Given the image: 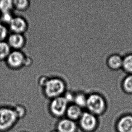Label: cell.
Returning a JSON list of instances; mask_svg holds the SVG:
<instances>
[{"mask_svg":"<svg viewBox=\"0 0 132 132\" xmlns=\"http://www.w3.org/2000/svg\"><path fill=\"white\" fill-rule=\"evenodd\" d=\"M57 131L59 132H75L77 125L74 121L69 119L62 120L57 124Z\"/></svg>","mask_w":132,"mask_h":132,"instance_id":"9c48e42d","label":"cell"},{"mask_svg":"<svg viewBox=\"0 0 132 132\" xmlns=\"http://www.w3.org/2000/svg\"><path fill=\"white\" fill-rule=\"evenodd\" d=\"M104 98L97 93H93L87 96L86 107L93 114H100L105 108Z\"/></svg>","mask_w":132,"mask_h":132,"instance_id":"7a4b0ae2","label":"cell"},{"mask_svg":"<svg viewBox=\"0 0 132 132\" xmlns=\"http://www.w3.org/2000/svg\"><path fill=\"white\" fill-rule=\"evenodd\" d=\"M14 110L18 118L22 117L25 114V109L23 106H22L21 105L16 106V107L14 109Z\"/></svg>","mask_w":132,"mask_h":132,"instance_id":"44dd1931","label":"cell"},{"mask_svg":"<svg viewBox=\"0 0 132 132\" xmlns=\"http://www.w3.org/2000/svg\"><path fill=\"white\" fill-rule=\"evenodd\" d=\"M66 113L68 119L73 121L80 119L83 113L82 108L75 104L68 106Z\"/></svg>","mask_w":132,"mask_h":132,"instance_id":"7c38bea8","label":"cell"},{"mask_svg":"<svg viewBox=\"0 0 132 132\" xmlns=\"http://www.w3.org/2000/svg\"><path fill=\"white\" fill-rule=\"evenodd\" d=\"M97 123V118L94 114L91 112L82 113L80 118V124L82 129L86 131L93 130Z\"/></svg>","mask_w":132,"mask_h":132,"instance_id":"52a82bcc","label":"cell"},{"mask_svg":"<svg viewBox=\"0 0 132 132\" xmlns=\"http://www.w3.org/2000/svg\"><path fill=\"white\" fill-rule=\"evenodd\" d=\"M7 43L11 49L20 50L25 46L26 40L23 34L11 33L7 38Z\"/></svg>","mask_w":132,"mask_h":132,"instance_id":"ba28073f","label":"cell"},{"mask_svg":"<svg viewBox=\"0 0 132 132\" xmlns=\"http://www.w3.org/2000/svg\"><path fill=\"white\" fill-rule=\"evenodd\" d=\"M9 29L12 33L23 34L28 29V24L25 19L20 17H14L9 24Z\"/></svg>","mask_w":132,"mask_h":132,"instance_id":"8992f818","label":"cell"},{"mask_svg":"<svg viewBox=\"0 0 132 132\" xmlns=\"http://www.w3.org/2000/svg\"><path fill=\"white\" fill-rule=\"evenodd\" d=\"M14 8L21 12L25 11L29 9L31 2L28 0H14L13 1Z\"/></svg>","mask_w":132,"mask_h":132,"instance_id":"4fadbf2b","label":"cell"},{"mask_svg":"<svg viewBox=\"0 0 132 132\" xmlns=\"http://www.w3.org/2000/svg\"><path fill=\"white\" fill-rule=\"evenodd\" d=\"M26 55L20 50H13L5 61L7 66L12 70H17L24 67Z\"/></svg>","mask_w":132,"mask_h":132,"instance_id":"277c9868","label":"cell"},{"mask_svg":"<svg viewBox=\"0 0 132 132\" xmlns=\"http://www.w3.org/2000/svg\"><path fill=\"white\" fill-rule=\"evenodd\" d=\"M59 132L58 131H53V132Z\"/></svg>","mask_w":132,"mask_h":132,"instance_id":"d4e9b609","label":"cell"},{"mask_svg":"<svg viewBox=\"0 0 132 132\" xmlns=\"http://www.w3.org/2000/svg\"><path fill=\"white\" fill-rule=\"evenodd\" d=\"M119 132H132V116L127 115L122 117L118 122Z\"/></svg>","mask_w":132,"mask_h":132,"instance_id":"30bf717a","label":"cell"},{"mask_svg":"<svg viewBox=\"0 0 132 132\" xmlns=\"http://www.w3.org/2000/svg\"><path fill=\"white\" fill-rule=\"evenodd\" d=\"M33 62V61L31 58L28 56H25V60L24 61V66L25 67H28L31 66L32 64V63Z\"/></svg>","mask_w":132,"mask_h":132,"instance_id":"cb8c5ba5","label":"cell"},{"mask_svg":"<svg viewBox=\"0 0 132 132\" xmlns=\"http://www.w3.org/2000/svg\"><path fill=\"white\" fill-rule=\"evenodd\" d=\"M14 18L11 12L6 13L2 14L0 16V21H1V23L3 24L6 23L9 25V23H11V20Z\"/></svg>","mask_w":132,"mask_h":132,"instance_id":"ffe728a7","label":"cell"},{"mask_svg":"<svg viewBox=\"0 0 132 132\" xmlns=\"http://www.w3.org/2000/svg\"><path fill=\"white\" fill-rule=\"evenodd\" d=\"M9 31L5 24L0 23V42L5 41L9 36Z\"/></svg>","mask_w":132,"mask_h":132,"instance_id":"d6986e66","label":"cell"},{"mask_svg":"<svg viewBox=\"0 0 132 132\" xmlns=\"http://www.w3.org/2000/svg\"><path fill=\"white\" fill-rule=\"evenodd\" d=\"M68 103V102L63 96L54 98L50 104L51 111L55 116H62L67 111Z\"/></svg>","mask_w":132,"mask_h":132,"instance_id":"5b68a950","label":"cell"},{"mask_svg":"<svg viewBox=\"0 0 132 132\" xmlns=\"http://www.w3.org/2000/svg\"><path fill=\"white\" fill-rule=\"evenodd\" d=\"M14 8L13 1L1 0L0 1V12L1 14L11 12Z\"/></svg>","mask_w":132,"mask_h":132,"instance_id":"9a60e30c","label":"cell"},{"mask_svg":"<svg viewBox=\"0 0 132 132\" xmlns=\"http://www.w3.org/2000/svg\"><path fill=\"white\" fill-rule=\"evenodd\" d=\"M66 88V84L62 79L54 77L49 79L43 88V92L47 97L54 99L61 96L64 93Z\"/></svg>","mask_w":132,"mask_h":132,"instance_id":"6da1fadb","label":"cell"},{"mask_svg":"<svg viewBox=\"0 0 132 132\" xmlns=\"http://www.w3.org/2000/svg\"><path fill=\"white\" fill-rule=\"evenodd\" d=\"M123 58L117 54L111 55L107 60V64L112 70H119L122 68Z\"/></svg>","mask_w":132,"mask_h":132,"instance_id":"8fae6325","label":"cell"},{"mask_svg":"<svg viewBox=\"0 0 132 132\" xmlns=\"http://www.w3.org/2000/svg\"><path fill=\"white\" fill-rule=\"evenodd\" d=\"M14 109L9 108L0 109V130H5L13 125L17 119Z\"/></svg>","mask_w":132,"mask_h":132,"instance_id":"3957f363","label":"cell"},{"mask_svg":"<svg viewBox=\"0 0 132 132\" xmlns=\"http://www.w3.org/2000/svg\"><path fill=\"white\" fill-rule=\"evenodd\" d=\"M87 98V97L84 93H78L75 94L73 102H75V105L82 108L83 107H86Z\"/></svg>","mask_w":132,"mask_h":132,"instance_id":"2e32d148","label":"cell"},{"mask_svg":"<svg viewBox=\"0 0 132 132\" xmlns=\"http://www.w3.org/2000/svg\"><path fill=\"white\" fill-rule=\"evenodd\" d=\"M122 68L129 75H132V54L127 55L123 58Z\"/></svg>","mask_w":132,"mask_h":132,"instance_id":"e0dca14e","label":"cell"},{"mask_svg":"<svg viewBox=\"0 0 132 132\" xmlns=\"http://www.w3.org/2000/svg\"><path fill=\"white\" fill-rule=\"evenodd\" d=\"M122 88L126 93H132V75H129L123 79Z\"/></svg>","mask_w":132,"mask_h":132,"instance_id":"ac0fdd59","label":"cell"},{"mask_svg":"<svg viewBox=\"0 0 132 132\" xmlns=\"http://www.w3.org/2000/svg\"><path fill=\"white\" fill-rule=\"evenodd\" d=\"M74 96L75 94H73V93L68 92L64 93V95L63 97H64L66 101L68 102V103H69L70 102L74 101Z\"/></svg>","mask_w":132,"mask_h":132,"instance_id":"603a6c76","label":"cell"},{"mask_svg":"<svg viewBox=\"0 0 132 132\" xmlns=\"http://www.w3.org/2000/svg\"><path fill=\"white\" fill-rule=\"evenodd\" d=\"M11 52L7 42H0V61H5Z\"/></svg>","mask_w":132,"mask_h":132,"instance_id":"5bb4252c","label":"cell"},{"mask_svg":"<svg viewBox=\"0 0 132 132\" xmlns=\"http://www.w3.org/2000/svg\"><path fill=\"white\" fill-rule=\"evenodd\" d=\"M49 79V78H48V77L45 76H43L40 77L38 80V83L39 86L43 87V88H44L45 86L46 85L47 83L48 82Z\"/></svg>","mask_w":132,"mask_h":132,"instance_id":"7402d4cb","label":"cell"}]
</instances>
